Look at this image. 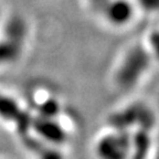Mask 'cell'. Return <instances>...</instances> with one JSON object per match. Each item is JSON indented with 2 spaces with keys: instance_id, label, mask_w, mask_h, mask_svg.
<instances>
[{
  "instance_id": "1",
  "label": "cell",
  "mask_w": 159,
  "mask_h": 159,
  "mask_svg": "<svg viewBox=\"0 0 159 159\" xmlns=\"http://www.w3.org/2000/svg\"><path fill=\"white\" fill-rule=\"evenodd\" d=\"M30 127H32L40 139L54 147L63 145L67 139L66 130L62 124L57 122V118L37 116L31 119Z\"/></svg>"
},
{
  "instance_id": "2",
  "label": "cell",
  "mask_w": 159,
  "mask_h": 159,
  "mask_svg": "<svg viewBox=\"0 0 159 159\" xmlns=\"http://www.w3.org/2000/svg\"><path fill=\"white\" fill-rule=\"evenodd\" d=\"M127 145L120 137L104 136L96 144V154L99 159H124Z\"/></svg>"
},
{
  "instance_id": "3",
  "label": "cell",
  "mask_w": 159,
  "mask_h": 159,
  "mask_svg": "<svg viewBox=\"0 0 159 159\" xmlns=\"http://www.w3.org/2000/svg\"><path fill=\"white\" fill-rule=\"evenodd\" d=\"M134 15V8L127 0H113L105 9V17L109 22L117 27L128 23Z\"/></svg>"
},
{
  "instance_id": "4",
  "label": "cell",
  "mask_w": 159,
  "mask_h": 159,
  "mask_svg": "<svg viewBox=\"0 0 159 159\" xmlns=\"http://www.w3.org/2000/svg\"><path fill=\"white\" fill-rule=\"evenodd\" d=\"M0 117L5 120H19L22 117V112L18 103L9 96L0 95Z\"/></svg>"
},
{
  "instance_id": "5",
  "label": "cell",
  "mask_w": 159,
  "mask_h": 159,
  "mask_svg": "<svg viewBox=\"0 0 159 159\" xmlns=\"http://www.w3.org/2000/svg\"><path fill=\"white\" fill-rule=\"evenodd\" d=\"M61 112V106L57 99L49 97L43 99L38 106V116L48 117V118H57L59 113Z\"/></svg>"
},
{
  "instance_id": "6",
  "label": "cell",
  "mask_w": 159,
  "mask_h": 159,
  "mask_svg": "<svg viewBox=\"0 0 159 159\" xmlns=\"http://www.w3.org/2000/svg\"><path fill=\"white\" fill-rule=\"evenodd\" d=\"M40 159H63L62 155L59 150L57 149H48L41 154V158Z\"/></svg>"
},
{
  "instance_id": "7",
  "label": "cell",
  "mask_w": 159,
  "mask_h": 159,
  "mask_svg": "<svg viewBox=\"0 0 159 159\" xmlns=\"http://www.w3.org/2000/svg\"><path fill=\"white\" fill-rule=\"evenodd\" d=\"M142 5L146 8V10H158L159 0H140Z\"/></svg>"
},
{
  "instance_id": "8",
  "label": "cell",
  "mask_w": 159,
  "mask_h": 159,
  "mask_svg": "<svg viewBox=\"0 0 159 159\" xmlns=\"http://www.w3.org/2000/svg\"><path fill=\"white\" fill-rule=\"evenodd\" d=\"M0 19H1V8H0Z\"/></svg>"
}]
</instances>
